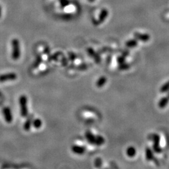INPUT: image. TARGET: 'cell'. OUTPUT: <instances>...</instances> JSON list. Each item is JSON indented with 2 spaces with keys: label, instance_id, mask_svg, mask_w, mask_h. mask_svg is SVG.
Returning a JSON list of instances; mask_svg holds the SVG:
<instances>
[{
  "label": "cell",
  "instance_id": "obj_16",
  "mask_svg": "<svg viewBox=\"0 0 169 169\" xmlns=\"http://www.w3.org/2000/svg\"><path fill=\"white\" fill-rule=\"evenodd\" d=\"M95 166L97 167H100L102 166V160L100 159H97L95 161Z\"/></svg>",
  "mask_w": 169,
  "mask_h": 169
},
{
  "label": "cell",
  "instance_id": "obj_6",
  "mask_svg": "<svg viewBox=\"0 0 169 169\" xmlns=\"http://www.w3.org/2000/svg\"><path fill=\"white\" fill-rule=\"evenodd\" d=\"M72 150L74 154H75L77 155H81L85 154V152L86 151V148L82 145H77H77H73L72 147Z\"/></svg>",
  "mask_w": 169,
  "mask_h": 169
},
{
  "label": "cell",
  "instance_id": "obj_17",
  "mask_svg": "<svg viewBox=\"0 0 169 169\" xmlns=\"http://www.w3.org/2000/svg\"><path fill=\"white\" fill-rule=\"evenodd\" d=\"M1 13H2V10H1V6H0V17H1Z\"/></svg>",
  "mask_w": 169,
  "mask_h": 169
},
{
  "label": "cell",
  "instance_id": "obj_7",
  "mask_svg": "<svg viewBox=\"0 0 169 169\" xmlns=\"http://www.w3.org/2000/svg\"><path fill=\"white\" fill-rule=\"evenodd\" d=\"M85 137L86 140L91 145H95V135L92 134L90 131H86L85 134Z\"/></svg>",
  "mask_w": 169,
  "mask_h": 169
},
{
  "label": "cell",
  "instance_id": "obj_15",
  "mask_svg": "<svg viewBox=\"0 0 169 169\" xmlns=\"http://www.w3.org/2000/svg\"><path fill=\"white\" fill-rule=\"evenodd\" d=\"M105 82H106V79L105 78H100V79L97 81V86H102L105 83Z\"/></svg>",
  "mask_w": 169,
  "mask_h": 169
},
{
  "label": "cell",
  "instance_id": "obj_12",
  "mask_svg": "<svg viewBox=\"0 0 169 169\" xmlns=\"http://www.w3.org/2000/svg\"><path fill=\"white\" fill-rule=\"evenodd\" d=\"M33 119L32 117H28L26 120L25 121L24 123V125H23V128H24V130H26V131H29L31 129V127L32 125V122H33Z\"/></svg>",
  "mask_w": 169,
  "mask_h": 169
},
{
  "label": "cell",
  "instance_id": "obj_1",
  "mask_svg": "<svg viewBox=\"0 0 169 169\" xmlns=\"http://www.w3.org/2000/svg\"><path fill=\"white\" fill-rule=\"evenodd\" d=\"M148 138L153 142V149L157 154L162 152V147L160 146V136L157 134H151L148 136Z\"/></svg>",
  "mask_w": 169,
  "mask_h": 169
},
{
  "label": "cell",
  "instance_id": "obj_11",
  "mask_svg": "<svg viewBox=\"0 0 169 169\" xmlns=\"http://www.w3.org/2000/svg\"><path fill=\"white\" fill-rule=\"evenodd\" d=\"M145 159L147 161H152L154 159V153L151 148L147 147L145 149Z\"/></svg>",
  "mask_w": 169,
  "mask_h": 169
},
{
  "label": "cell",
  "instance_id": "obj_2",
  "mask_svg": "<svg viewBox=\"0 0 169 169\" xmlns=\"http://www.w3.org/2000/svg\"><path fill=\"white\" fill-rule=\"evenodd\" d=\"M20 114L22 117H26L28 115V100L25 95H22L19 98Z\"/></svg>",
  "mask_w": 169,
  "mask_h": 169
},
{
  "label": "cell",
  "instance_id": "obj_10",
  "mask_svg": "<svg viewBox=\"0 0 169 169\" xmlns=\"http://www.w3.org/2000/svg\"><path fill=\"white\" fill-rule=\"evenodd\" d=\"M105 139L100 135H95V145L101 146L105 143Z\"/></svg>",
  "mask_w": 169,
  "mask_h": 169
},
{
  "label": "cell",
  "instance_id": "obj_8",
  "mask_svg": "<svg viewBox=\"0 0 169 169\" xmlns=\"http://www.w3.org/2000/svg\"><path fill=\"white\" fill-rule=\"evenodd\" d=\"M126 154L130 158H133L137 154V150L133 146H130L126 150Z\"/></svg>",
  "mask_w": 169,
  "mask_h": 169
},
{
  "label": "cell",
  "instance_id": "obj_14",
  "mask_svg": "<svg viewBox=\"0 0 169 169\" xmlns=\"http://www.w3.org/2000/svg\"><path fill=\"white\" fill-rule=\"evenodd\" d=\"M168 90H169V81L162 86L161 89H160V92L162 93H165L168 91Z\"/></svg>",
  "mask_w": 169,
  "mask_h": 169
},
{
  "label": "cell",
  "instance_id": "obj_13",
  "mask_svg": "<svg viewBox=\"0 0 169 169\" xmlns=\"http://www.w3.org/2000/svg\"><path fill=\"white\" fill-rule=\"evenodd\" d=\"M32 126L36 129H39L42 126V121L40 118H35L33 120Z\"/></svg>",
  "mask_w": 169,
  "mask_h": 169
},
{
  "label": "cell",
  "instance_id": "obj_5",
  "mask_svg": "<svg viewBox=\"0 0 169 169\" xmlns=\"http://www.w3.org/2000/svg\"><path fill=\"white\" fill-rule=\"evenodd\" d=\"M17 78V75L15 73H10L3 74L0 75V82H5L7 81L15 80Z\"/></svg>",
  "mask_w": 169,
  "mask_h": 169
},
{
  "label": "cell",
  "instance_id": "obj_4",
  "mask_svg": "<svg viewBox=\"0 0 169 169\" xmlns=\"http://www.w3.org/2000/svg\"><path fill=\"white\" fill-rule=\"evenodd\" d=\"M3 117L4 118H5V121L8 123H10L13 121V115H12V112H11V110L10 109V108L8 106L5 107V108H3Z\"/></svg>",
  "mask_w": 169,
  "mask_h": 169
},
{
  "label": "cell",
  "instance_id": "obj_9",
  "mask_svg": "<svg viewBox=\"0 0 169 169\" xmlns=\"http://www.w3.org/2000/svg\"><path fill=\"white\" fill-rule=\"evenodd\" d=\"M168 101H169V98L167 97H164L162 98L158 103V106L159 108H164L165 107H166L168 104Z\"/></svg>",
  "mask_w": 169,
  "mask_h": 169
},
{
  "label": "cell",
  "instance_id": "obj_3",
  "mask_svg": "<svg viewBox=\"0 0 169 169\" xmlns=\"http://www.w3.org/2000/svg\"><path fill=\"white\" fill-rule=\"evenodd\" d=\"M12 58L14 60H18L21 55V50H20L19 42L18 39L15 38L12 40Z\"/></svg>",
  "mask_w": 169,
  "mask_h": 169
}]
</instances>
